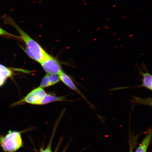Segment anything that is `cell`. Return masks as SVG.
<instances>
[{
    "instance_id": "6da1fadb",
    "label": "cell",
    "mask_w": 152,
    "mask_h": 152,
    "mask_svg": "<svg viewBox=\"0 0 152 152\" xmlns=\"http://www.w3.org/2000/svg\"><path fill=\"white\" fill-rule=\"evenodd\" d=\"M5 22L16 29L20 35V38L26 45L25 52L28 56L39 63L45 58L48 53L40 45L19 27L14 20L9 17L5 18Z\"/></svg>"
},
{
    "instance_id": "7a4b0ae2",
    "label": "cell",
    "mask_w": 152,
    "mask_h": 152,
    "mask_svg": "<svg viewBox=\"0 0 152 152\" xmlns=\"http://www.w3.org/2000/svg\"><path fill=\"white\" fill-rule=\"evenodd\" d=\"M20 132L10 131L5 136L0 137V145L5 152H15L23 146Z\"/></svg>"
},
{
    "instance_id": "3957f363",
    "label": "cell",
    "mask_w": 152,
    "mask_h": 152,
    "mask_svg": "<svg viewBox=\"0 0 152 152\" xmlns=\"http://www.w3.org/2000/svg\"><path fill=\"white\" fill-rule=\"evenodd\" d=\"M46 94L47 93L43 88L40 87H38L28 93L22 99L15 102L13 105H20L25 103L38 105Z\"/></svg>"
},
{
    "instance_id": "277c9868",
    "label": "cell",
    "mask_w": 152,
    "mask_h": 152,
    "mask_svg": "<svg viewBox=\"0 0 152 152\" xmlns=\"http://www.w3.org/2000/svg\"><path fill=\"white\" fill-rule=\"evenodd\" d=\"M39 63L47 74L58 75L62 71L60 63L48 53Z\"/></svg>"
},
{
    "instance_id": "5b68a950",
    "label": "cell",
    "mask_w": 152,
    "mask_h": 152,
    "mask_svg": "<svg viewBox=\"0 0 152 152\" xmlns=\"http://www.w3.org/2000/svg\"><path fill=\"white\" fill-rule=\"evenodd\" d=\"M58 76L60 77V80L62 81L63 83H64L66 86H68L70 89H71V90L75 91V92L80 95L86 101L90 106H92V104L88 101V100H87L84 95L78 88L75 83H74V81L69 76L66 75L65 73H64L62 71L61 72Z\"/></svg>"
},
{
    "instance_id": "8992f818",
    "label": "cell",
    "mask_w": 152,
    "mask_h": 152,
    "mask_svg": "<svg viewBox=\"0 0 152 152\" xmlns=\"http://www.w3.org/2000/svg\"><path fill=\"white\" fill-rule=\"evenodd\" d=\"M142 68H143L144 70H145V72L142 71L139 67L138 66V67L139 70V75H141L142 77V83L141 85L136 86V87H144V88H147L148 90L151 91L152 88V76L151 74L148 72L145 64H142Z\"/></svg>"
},
{
    "instance_id": "52a82bcc",
    "label": "cell",
    "mask_w": 152,
    "mask_h": 152,
    "mask_svg": "<svg viewBox=\"0 0 152 152\" xmlns=\"http://www.w3.org/2000/svg\"><path fill=\"white\" fill-rule=\"evenodd\" d=\"M152 138L151 129L148 130L145 137L140 144L135 152H147Z\"/></svg>"
},
{
    "instance_id": "ba28073f",
    "label": "cell",
    "mask_w": 152,
    "mask_h": 152,
    "mask_svg": "<svg viewBox=\"0 0 152 152\" xmlns=\"http://www.w3.org/2000/svg\"><path fill=\"white\" fill-rule=\"evenodd\" d=\"M12 75V70L0 64V86L4 83L7 78L11 77Z\"/></svg>"
},
{
    "instance_id": "9c48e42d",
    "label": "cell",
    "mask_w": 152,
    "mask_h": 152,
    "mask_svg": "<svg viewBox=\"0 0 152 152\" xmlns=\"http://www.w3.org/2000/svg\"><path fill=\"white\" fill-rule=\"evenodd\" d=\"M64 100H65V98L64 96H56L47 94L38 105H43L53 102L64 101Z\"/></svg>"
},
{
    "instance_id": "30bf717a",
    "label": "cell",
    "mask_w": 152,
    "mask_h": 152,
    "mask_svg": "<svg viewBox=\"0 0 152 152\" xmlns=\"http://www.w3.org/2000/svg\"><path fill=\"white\" fill-rule=\"evenodd\" d=\"M47 74L51 86L56 85L61 81L58 75H55V74Z\"/></svg>"
},
{
    "instance_id": "8fae6325",
    "label": "cell",
    "mask_w": 152,
    "mask_h": 152,
    "mask_svg": "<svg viewBox=\"0 0 152 152\" xmlns=\"http://www.w3.org/2000/svg\"><path fill=\"white\" fill-rule=\"evenodd\" d=\"M51 86V83L48 76L47 74L45 75L42 80L40 87L41 88H46Z\"/></svg>"
},
{
    "instance_id": "7c38bea8",
    "label": "cell",
    "mask_w": 152,
    "mask_h": 152,
    "mask_svg": "<svg viewBox=\"0 0 152 152\" xmlns=\"http://www.w3.org/2000/svg\"><path fill=\"white\" fill-rule=\"evenodd\" d=\"M0 35H6L10 36L11 37H16L17 38H20V37H16V36L12 35V34L9 33L6 30L3 29V28L0 27Z\"/></svg>"
},
{
    "instance_id": "4fadbf2b",
    "label": "cell",
    "mask_w": 152,
    "mask_h": 152,
    "mask_svg": "<svg viewBox=\"0 0 152 152\" xmlns=\"http://www.w3.org/2000/svg\"><path fill=\"white\" fill-rule=\"evenodd\" d=\"M53 136V135L52 136ZM53 138V137H52V139H51V140L46 149L43 150V151H42L41 152H52V148H52V143Z\"/></svg>"
},
{
    "instance_id": "5bb4252c",
    "label": "cell",
    "mask_w": 152,
    "mask_h": 152,
    "mask_svg": "<svg viewBox=\"0 0 152 152\" xmlns=\"http://www.w3.org/2000/svg\"></svg>"
}]
</instances>
